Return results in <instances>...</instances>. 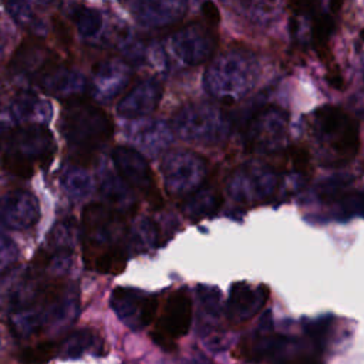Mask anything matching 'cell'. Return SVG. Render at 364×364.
I'll return each instance as SVG.
<instances>
[{
  "instance_id": "cell-1",
  "label": "cell",
  "mask_w": 364,
  "mask_h": 364,
  "mask_svg": "<svg viewBox=\"0 0 364 364\" xmlns=\"http://www.w3.org/2000/svg\"><path fill=\"white\" fill-rule=\"evenodd\" d=\"M61 132L70 148L73 161L88 165L98 149L114 135V122L98 105L84 97L65 100L61 114Z\"/></svg>"
},
{
  "instance_id": "cell-2",
  "label": "cell",
  "mask_w": 364,
  "mask_h": 364,
  "mask_svg": "<svg viewBox=\"0 0 364 364\" xmlns=\"http://www.w3.org/2000/svg\"><path fill=\"white\" fill-rule=\"evenodd\" d=\"M260 78L256 55L243 47L229 48L216 55L203 73V87L213 98L232 104L246 97Z\"/></svg>"
},
{
  "instance_id": "cell-3",
  "label": "cell",
  "mask_w": 364,
  "mask_h": 364,
  "mask_svg": "<svg viewBox=\"0 0 364 364\" xmlns=\"http://www.w3.org/2000/svg\"><path fill=\"white\" fill-rule=\"evenodd\" d=\"M54 152L55 142L46 125H17L1 142V165L16 176L30 178L37 168H46L53 161Z\"/></svg>"
},
{
  "instance_id": "cell-4",
  "label": "cell",
  "mask_w": 364,
  "mask_h": 364,
  "mask_svg": "<svg viewBox=\"0 0 364 364\" xmlns=\"http://www.w3.org/2000/svg\"><path fill=\"white\" fill-rule=\"evenodd\" d=\"M311 132L317 144L330 152V162L351 161L360 148V128L354 118L336 105H323L311 117Z\"/></svg>"
},
{
  "instance_id": "cell-5",
  "label": "cell",
  "mask_w": 364,
  "mask_h": 364,
  "mask_svg": "<svg viewBox=\"0 0 364 364\" xmlns=\"http://www.w3.org/2000/svg\"><path fill=\"white\" fill-rule=\"evenodd\" d=\"M172 127L186 141L213 144L226 135L229 119L215 104L191 102L175 112Z\"/></svg>"
},
{
  "instance_id": "cell-6",
  "label": "cell",
  "mask_w": 364,
  "mask_h": 364,
  "mask_svg": "<svg viewBox=\"0 0 364 364\" xmlns=\"http://www.w3.org/2000/svg\"><path fill=\"white\" fill-rule=\"evenodd\" d=\"M213 27L206 21L182 26L166 40V51L183 67H195L208 61L218 44Z\"/></svg>"
},
{
  "instance_id": "cell-7",
  "label": "cell",
  "mask_w": 364,
  "mask_h": 364,
  "mask_svg": "<svg viewBox=\"0 0 364 364\" xmlns=\"http://www.w3.org/2000/svg\"><path fill=\"white\" fill-rule=\"evenodd\" d=\"M289 117L277 105H264L255 111L245 129L247 148L253 151H270L282 145L287 134Z\"/></svg>"
},
{
  "instance_id": "cell-8",
  "label": "cell",
  "mask_w": 364,
  "mask_h": 364,
  "mask_svg": "<svg viewBox=\"0 0 364 364\" xmlns=\"http://www.w3.org/2000/svg\"><path fill=\"white\" fill-rule=\"evenodd\" d=\"M71 20L78 34L92 44H128V31L124 24L114 23L102 11L88 7L75 6L71 11Z\"/></svg>"
},
{
  "instance_id": "cell-9",
  "label": "cell",
  "mask_w": 364,
  "mask_h": 364,
  "mask_svg": "<svg viewBox=\"0 0 364 364\" xmlns=\"http://www.w3.org/2000/svg\"><path fill=\"white\" fill-rule=\"evenodd\" d=\"M131 16L144 27L165 28L181 21L188 0H121Z\"/></svg>"
},
{
  "instance_id": "cell-10",
  "label": "cell",
  "mask_w": 364,
  "mask_h": 364,
  "mask_svg": "<svg viewBox=\"0 0 364 364\" xmlns=\"http://www.w3.org/2000/svg\"><path fill=\"white\" fill-rule=\"evenodd\" d=\"M132 70L121 58H107L97 63L91 73V95L101 102H109L129 84Z\"/></svg>"
},
{
  "instance_id": "cell-11",
  "label": "cell",
  "mask_w": 364,
  "mask_h": 364,
  "mask_svg": "<svg viewBox=\"0 0 364 364\" xmlns=\"http://www.w3.org/2000/svg\"><path fill=\"white\" fill-rule=\"evenodd\" d=\"M38 216L37 199L28 191L14 189L0 198V222L7 229H28L38 220Z\"/></svg>"
},
{
  "instance_id": "cell-12",
  "label": "cell",
  "mask_w": 364,
  "mask_h": 364,
  "mask_svg": "<svg viewBox=\"0 0 364 364\" xmlns=\"http://www.w3.org/2000/svg\"><path fill=\"white\" fill-rule=\"evenodd\" d=\"M192 321V303L185 291H175L166 301L159 318L156 336L158 343L169 346L173 338L188 333Z\"/></svg>"
},
{
  "instance_id": "cell-13",
  "label": "cell",
  "mask_w": 364,
  "mask_h": 364,
  "mask_svg": "<svg viewBox=\"0 0 364 364\" xmlns=\"http://www.w3.org/2000/svg\"><path fill=\"white\" fill-rule=\"evenodd\" d=\"M162 85L158 78L148 77L136 82L118 102L117 112L124 118H139L151 114L159 104Z\"/></svg>"
},
{
  "instance_id": "cell-14",
  "label": "cell",
  "mask_w": 364,
  "mask_h": 364,
  "mask_svg": "<svg viewBox=\"0 0 364 364\" xmlns=\"http://www.w3.org/2000/svg\"><path fill=\"white\" fill-rule=\"evenodd\" d=\"M37 77L44 90L64 100L82 97L87 88V81L82 74L70 67L61 65L54 60L50 61L37 74Z\"/></svg>"
},
{
  "instance_id": "cell-15",
  "label": "cell",
  "mask_w": 364,
  "mask_h": 364,
  "mask_svg": "<svg viewBox=\"0 0 364 364\" xmlns=\"http://www.w3.org/2000/svg\"><path fill=\"white\" fill-rule=\"evenodd\" d=\"M114 164L119 175L134 188H138L148 196L155 191L151 168L145 158L129 146H117L112 151Z\"/></svg>"
},
{
  "instance_id": "cell-16",
  "label": "cell",
  "mask_w": 364,
  "mask_h": 364,
  "mask_svg": "<svg viewBox=\"0 0 364 364\" xmlns=\"http://www.w3.org/2000/svg\"><path fill=\"white\" fill-rule=\"evenodd\" d=\"M233 13L250 23L272 21L280 9V0H220Z\"/></svg>"
},
{
  "instance_id": "cell-17",
  "label": "cell",
  "mask_w": 364,
  "mask_h": 364,
  "mask_svg": "<svg viewBox=\"0 0 364 364\" xmlns=\"http://www.w3.org/2000/svg\"><path fill=\"white\" fill-rule=\"evenodd\" d=\"M239 290L233 287L232 290V299H230V311L233 314H239L240 320L247 318L249 316L253 314V311L260 306L263 301H255L256 296L255 293L245 284V283H237L236 284Z\"/></svg>"
},
{
  "instance_id": "cell-18",
  "label": "cell",
  "mask_w": 364,
  "mask_h": 364,
  "mask_svg": "<svg viewBox=\"0 0 364 364\" xmlns=\"http://www.w3.org/2000/svg\"><path fill=\"white\" fill-rule=\"evenodd\" d=\"M57 351V346L51 341L40 343L34 347H28L21 353V361L27 364H46Z\"/></svg>"
},
{
  "instance_id": "cell-19",
  "label": "cell",
  "mask_w": 364,
  "mask_h": 364,
  "mask_svg": "<svg viewBox=\"0 0 364 364\" xmlns=\"http://www.w3.org/2000/svg\"><path fill=\"white\" fill-rule=\"evenodd\" d=\"M17 250L14 243L0 232V272H3L11 262H14Z\"/></svg>"
},
{
  "instance_id": "cell-20",
  "label": "cell",
  "mask_w": 364,
  "mask_h": 364,
  "mask_svg": "<svg viewBox=\"0 0 364 364\" xmlns=\"http://www.w3.org/2000/svg\"><path fill=\"white\" fill-rule=\"evenodd\" d=\"M287 4L296 17L310 18L317 11L316 0H287Z\"/></svg>"
},
{
  "instance_id": "cell-21",
  "label": "cell",
  "mask_w": 364,
  "mask_h": 364,
  "mask_svg": "<svg viewBox=\"0 0 364 364\" xmlns=\"http://www.w3.org/2000/svg\"><path fill=\"white\" fill-rule=\"evenodd\" d=\"M156 311H158V301H156V299L155 297L145 299L142 301V304H141V311H139L141 324H144V326L149 324L154 320Z\"/></svg>"
},
{
  "instance_id": "cell-22",
  "label": "cell",
  "mask_w": 364,
  "mask_h": 364,
  "mask_svg": "<svg viewBox=\"0 0 364 364\" xmlns=\"http://www.w3.org/2000/svg\"><path fill=\"white\" fill-rule=\"evenodd\" d=\"M200 10H202V14H203V18L208 24L210 26H216L219 23V11L216 9V4L210 0H203L202 4H200Z\"/></svg>"
},
{
  "instance_id": "cell-23",
  "label": "cell",
  "mask_w": 364,
  "mask_h": 364,
  "mask_svg": "<svg viewBox=\"0 0 364 364\" xmlns=\"http://www.w3.org/2000/svg\"><path fill=\"white\" fill-rule=\"evenodd\" d=\"M343 1H344V0H327V9H328L327 13L336 14V13L341 9Z\"/></svg>"
},
{
  "instance_id": "cell-24",
  "label": "cell",
  "mask_w": 364,
  "mask_h": 364,
  "mask_svg": "<svg viewBox=\"0 0 364 364\" xmlns=\"http://www.w3.org/2000/svg\"><path fill=\"white\" fill-rule=\"evenodd\" d=\"M38 1H41V3H50V1H53V0H38Z\"/></svg>"
}]
</instances>
